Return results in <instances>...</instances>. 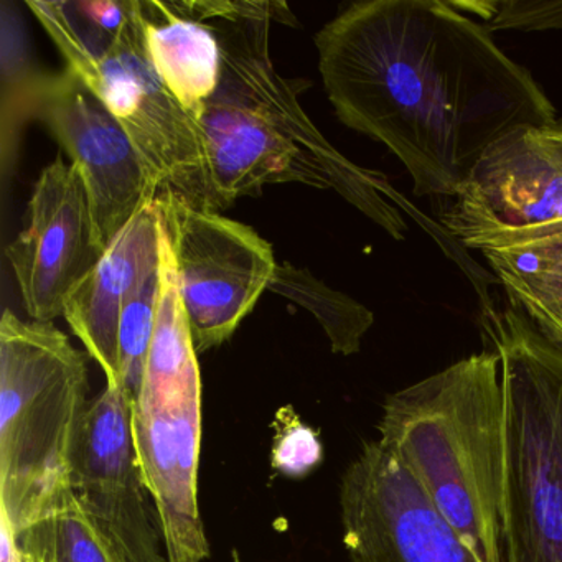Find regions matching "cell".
<instances>
[{"label":"cell","instance_id":"cell-1","mask_svg":"<svg viewBox=\"0 0 562 562\" xmlns=\"http://www.w3.org/2000/svg\"><path fill=\"white\" fill-rule=\"evenodd\" d=\"M315 47L340 123L393 153L419 199H457L496 144L561 121L529 70L447 0L357 2Z\"/></svg>","mask_w":562,"mask_h":562},{"label":"cell","instance_id":"cell-2","mask_svg":"<svg viewBox=\"0 0 562 562\" xmlns=\"http://www.w3.org/2000/svg\"><path fill=\"white\" fill-rule=\"evenodd\" d=\"M272 22L297 25L291 9L246 19L210 21L222 48V77L199 120L213 212L268 186L302 183L334 190L396 241L409 233L403 213L446 251L449 233L419 213L384 173L364 169L335 149L299 103L307 80H288L269 52Z\"/></svg>","mask_w":562,"mask_h":562},{"label":"cell","instance_id":"cell-3","mask_svg":"<svg viewBox=\"0 0 562 562\" xmlns=\"http://www.w3.org/2000/svg\"><path fill=\"white\" fill-rule=\"evenodd\" d=\"M380 440L479 562H505L506 401L493 347L387 394Z\"/></svg>","mask_w":562,"mask_h":562},{"label":"cell","instance_id":"cell-4","mask_svg":"<svg viewBox=\"0 0 562 562\" xmlns=\"http://www.w3.org/2000/svg\"><path fill=\"white\" fill-rule=\"evenodd\" d=\"M90 355L54 322L0 321V509L18 535L60 508L90 401Z\"/></svg>","mask_w":562,"mask_h":562},{"label":"cell","instance_id":"cell-5","mask_svg":"<svg viewBox=\"0 0 562 562\" xmlns=\"http://www.w3.org/2000/svg\"><path fill=\"white\" fill-rule=\"evenodd\" d=\"M482 328L505 384V562H562V340L509 302Z\"/></svg>","mask_w":562,"mask_h":562},{"label":"cell","instance_id":"cell-6","mask_svg":"<svg viewBox=\"0 0 562 562\" xmlns=\"http://www.w3.org/2000/svg\"><path fill=\"white\" fill-rule=\"evenodd\" d=\"M74 71L120 121L159 180L196 209L213 212L209 169L199 124L180 106L157 75L140 24L139 0H131L126 27L104 45L88 41L67 2L27 0Z\"/></svg>","mask_w":562,"mask_h":562},{"label":"cell","instance_id":"cell-7","mask_svg":"<svg viewBox=\"0 0 562 562\" xmlns=\"http://www.w3.org/2000/svg\"><path fill=\"white\" fill-rule=\"evenodd\" d=\"M437 223L470 251L562 238V120L516 131L486 153Z\"/></svg>","mask_w":562,"mask_h":562},{"label":"cell","instance_id":"cell-8","mask_svg":"<svg viewBox=\"0 0 562 562\" xmlns=\"http://www.w3.org/2000/svg\"><path fill=\"white\" fill-rule=\"evenodd\" d=\"M179 272L196 353L220 347L269 291L276 262L271 243L245 223L196 209L172 190L156 200Z\"/></svg>","mask_w":562,"mask_h":562},{"label":"cell","instance_id":"cell-9","mask_svg":"<svg viewBox=\"0 0 562 562\" xmlns=\"http://www.w3.org/2000/svg\"><path fill=\"white\" fill-rule=\"evenodd\" d=\"M34 117L45 124L83 177L98 243L104 251L144 206L159 180L103 101L74 74H45Z\"/></svg>","mask_w":562,"mask_h":562},{"label":"cell","instance_id":"cell-10","mask_svg":"<svg viewBox=\"0 0 562 562\" xmlns=\"http://www.w3.org/2000/svg\"><path fill=\"white\" fill-rule=\"evenodd\" d=\"M351 562H479L404 463L368 440L340 483Z\"/></svg>","mask_w":562,"mask_h":562},{"label":"cell","instance_id":"cell-11","mask_svg":"<svg viewBox=\"0 0 562 562\" xmlns=\"http://www.w3.org/2000/svg\"><path fill=\"white\" fill-rule=\"evenodd\" d=\"M104 252L83 177L74 164L58 157L42 170L25 228L5 251L31 321L64 317L68 299Z\"/></svg>","mask_w":562,"mask_h":562},{"label":"cell","instance_id":"cell-12","mask_svg":"<svg viewBox=\"0 0 562 562\" xmlns=\"http://www.w3.org/2000/svg\"><path fill=\"white\" fill-rule=\"evenodd\" d=\"M74 495L127 562H167L147 502L133 437V401L108 386L91 401L74 472Z\"/></svg>","mask_w":562,"mask_h":562},{"label":"cell","instance_id":"cell-13","mask_svg":"<svg viewBox=\"0 0 562 562\" xmlns=\"http://www.w3.org/2000/svg\"><path fill=\"white\" fill-rule=\"evenodd\" d=\"M133 437L167 562L206 561L210 542L199 503L202 397L154 409L133 404Z\"/></svg>","mask_w":562,"mask_h":562},{"label":"cell","instance_id":"cell-14","mask_svg":"<svg viewBox=\"0 0 562 562\" xmlns=\"http://www.w3.org/2000/svg\"><path fill=\"white\" fill-rule=\"evenodd\" d=\"M159 212L154 202L134 216L65 305V321L91 360L100 364L108 386L121 387V312L137 282L159 266Z\"/></svg>","mask_w":562,"mask_h":562},{"label":"cell","instance_id":"cell-15","mask_svg":"<svg viewBox=\"0 0 562 562\" xmlns=\"http://www.w3.org/2000/svg\"><path fill=\"white\" fill-rule=\"evenodd\" d=\"M147 54L167 90L199 124L222 77V48L206 22L187 18L172 2H140Z\"/></svg>","mask_w":562,"mask_h":562},{"label":"cell","instance_id":"cell-16","mask_svg":"<svg viewBox=\"0 0 562 562\" xmlns=\"http://www.w3.org/2000/svg\"><path fill=\"white\" fill-rule=\"evenodd\" d=\"M159 233V302L143 387L133 403L139 409L170 406L187 397H202L199 353L180 295L176 256L160 216Z\"/></svg>","mask_w":562,"mask_h":562},{"label":"cell","instance_id":"cell-17","mask_svg":"<svg viewBox=\"0 0 562 562\" xmlns=\"http://www.w3.org/2000/svg\"><path fill=\"white\" fill-rule=\"evenodd\" d=\"M269 291L311 312L324 328L331 351L344 357L361 350L363 338L374 325V314L367 305L328 288L308 269L291 262L278 265Z\"/></svg>","mask_w":562,"mask_h":562},{"label":"cell","instance_id":"cell-18","mask_svg":"<svg viewBox=\"0 0 562 562\" xmlns=\"http://www.w3.org/2000/svg\"><path fill=\"white\" fill-rule=\"evenodd\" d=\"M27 562H127L70 498L19 535Z\"/></svg>","mask_w":562,"mask_h":562},{"label":"cell","instance_id":"cell-19","mask_svg":"<svg viewBox=\"0 0 562 562\" xmlns=\"http://www.w3.org/2000/svg\"><path fill=\"white\" fill-rule=\"evenodd\" d=\"M44 71L32 64L24 25L9 2H2V164L4 176L15 157L19 136L27 117H34L35 100Z\"/></svg>","mask_w":562,"mask_h":562},{"label":"cell","instance_id":"cell-20","mask_svg":"<svg viewBox=\"0 0 562 562\" xmlns=\"http://www.w3.org/2000/svg\"><path fill=\"white\" fill-rule=\"evenodd\" d=\"M483 256L505 294L522 295L562 314V238Z\"/></svg>","mask_w":562,"mask_h":562},{"label":"cell","instance_id":"cell-21","mask_svg":"<svg viewBox=\"0 0 562 562\" xmlns=\"http://www.w3.org/2000/svg\"><path fill=\"white\" fill-rule=\"evenodd\" d=\"M157 302H159V266L150 269L130 292L121 312L120 376L124 393L136 403L143 387L147 355L156 327Z\"/></svg>","mask_w":562,"mask_h":562},{"label":"cell","instance_id":"cell-22","mask_svg":"<svg viewBox=\"0 0 562 562\" xmlns=\"http://www.w3.org/2000/svg\"><path fill=\"white\" fill-rule=\"evenodd\" d=\"M460 11H472L485 19L483 24L495 32H562V0H490L453 2Z\"/></svg>","mask_w":562,"mask_h":562},{"label":"cell","instance_id":"cell-23","mask_svg":"<svg viewBox=\"0 0 562 562\" xmlns=\"http://www.w3.org/2000/svg\"><path fill=\"white\" fill-rule=\"evenodd\" d=\"M274 443L271 462L288 476H304L324 459V446L317 430L302 423L294 407L284 406L276 413Z\"/></svg>","mask_w":562,"mask_h":562},{"label":"cell","instance_id":"cell-24","mask_svg":"<svg viewBox=\"0 0 562 562\" xmlns=\"http://www.w3.org/2000/svg\"><path fill=\"white\" fill-rule=\"evenodd\" d=\"M78 18L90 25L94 32L114 41L126 27L131 15V0L111 2V0H93V2H71Z\"/></svg>","mask_w":562,"mask_h":562},{"label":"cell","instance_id":"cell-25","mask_svg":"<svg viewBox=\"0 0 562 562\" xmlns=\"http://www.w3.org/2000/svg\"><path fill=\"white\" fill-rule=\"evenodd\" d=\"M0 562H27L9 516L0 509Z\"/></svg>","mask_w":562,"mask_h":562}]
</instances>
